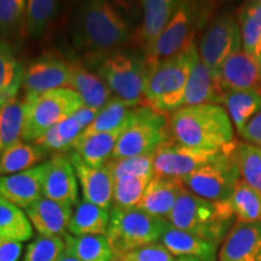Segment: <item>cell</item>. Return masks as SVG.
Here are the masks:
<instances>
[{"label":"cell","mask_w":261,"mask_h":261,"mask_svg":"<svg viewBox=\"0 0 261 261\" xmlns=\"http://www.w3.org/2000/svg\"><path fill=\"white\" fill-rule=\"evenodd\" d=\"M71 44L83 57L85 67L102 64L108 57L123 50L129 41V25L115 6L103 0L85 2L70 19Z\"/></svg>","instance_id":"cell-1"},{"label":"cell","mask_w":261,"mask_h":261,"mask_svg":"<svg viewBox=\"0 0 261 261\" xmlns=\"http://www.w3.org/2000/svg\"><path fill=\"white\" fill-rule=\"evenodd\" d=\"M169 129L175 142L195 149L224 151L236 144L233 123L219 104L179 108L169 117Z\"/></svg>","instance_id":"cell-2"},{"label":"cell","mask_w":261,"mask_h":261,"mask_svg":"<svg viewBox=\"0 0 261 261\" xmlns=\"http://www.w3.org/2000/svg\"><path fill=\"white\" fill-rule=\"evenodd\" d=\"M234 217L227 201H208L185 190L178 198L168 223L179 230L219 244L233 227Z\"/></svg>","instance_id":"cell-3"},{"label":"cell","mask_w":261,"mask_h":261,"mask_svg":"<svg viewBox=\"0 0 261 261\" xmlns=\"http://www.w3.org/2000/svg\"><path fill=\"white\" fill-rule=\"evenodd\" d=\"M200 58L197 44L149 68L145 98L161 113L175 112L182 107L185 89L194 65Z\"/></svg>","instance_id":"cell-4"},{"label":"cell","mask_w":261,"mask_h":261,"mask_svg":"<svg viewBox=\"0 0 261 261\" xmlns=\"http://www.w3.org/2000/svg\"><path fill=\"white\" fill-rule=\"evenodd\" d=\"M215 4L210 2H179L171 21L146 56L149 68L167 60L196 42V35L204 31L214 17Z\"/></svg>","instance_id":"cell-5"},{"label":"cell","mask_w":261,"mask_h":261,"mask_svg":"<svg viewBox=\"0 0 261 261\" xmlns=\"http://www.w3.org/2000/svg\"><path fill=\"white\" fill-rule=\"evenodd\" d=\"M148 75V61L140 50H121L98 67V76L109 87L113 96L132 107L142 106L143 100H146Z\"/></svg>","instance_id":"cell-6"},{"label":"cell","mask_w":261,"mask_h":261,"mask_svg":"<svg viewBox=\"0 0 261 261\" xmlns=\"http://www.w3.org/2000/svg\"><path fill=\"white\" fill-rule=\"evenodd\" d=\"M83 107L81 97L69 87L39 94H25L22 140L37 142L51 127L69 119Z\"/></svg>","instance_id":"cell-7"},{"label":"cell","mask_w":261,"mask_h":261,"mask_svg":"<svg viewBox=\"0 0 261 261\" xmlns=\"http://www.w3.org/2000/svg\"><path fill=\"white\" fill-rule=\"evenodd\" d=\"M168 220L150 215L139 208L113 207L107 237L116 259L140 247L159 242Z\"/></svg>","instance_id":"cell-8"},{"label":"cell","mask_w":261,"mask_h":261,"mask_svg":"<svg viewBox=\"0 0 261 261\" xmlns=\"http://www.w3.org/2000/svg\"><path fill=\"white\" fill-rule=\"evenodd\" d=\"M237 144L182 179L189 191L208 201H227L242 180L236 155Z\"/></svg>","instance_id":"cell-9"},{"label":"cell","mask_w":261,"mask_h":261,"mask_svg":"<svg viewBox=\"0 0 261 261\" xmlns=\"http://www.w3.org/2000/svg\"><path fill=\"white\" fill-rule=\"evenodd\" d=\"M171 136L169 120L165 113L159 112L150 104H143L138 119L119 138L113 159L154 154L160 146L171 140Z\"/></svg>","instance_id":"cell-10"},{"label":"cell","mask_w":261,"mask_h":261,"mask_svg":"<svg viewBox=\"0 0 261 261\" xmlns=\"http://www.w3.org/2000/svg\"><path fill=\"white\" fill-rule=\"evenodd\" d=\"M197 48L200 60L218 76L225 61L242 50V38L236 15L230 12L215 15L202 33Z\"/></svg>","instance_id":"cell-11"},{"label":"cell","mask_w":261,"mask_h":261,"mask_svg":"<svg viewBox=\"0 0 261 261\" xmlns=\"http://www.w3.org/2000/svg\"><path fill=\"white\" fill-rule=\"evenodd\" d=\"M223 151H210L182 145L168 140L161 145L154 156V172L159 177L184 179L191 173L213 161Z\"/></svg>","instance_id":"cell-12"},{"label":"cell","mask_w":261,"mask_h":261,"mask_svg":"<svg viewBox=\"0 0 261 261\" xmlns=\"http://www.w3.org/2000/svg\"><path fill=\"white\" fill-rule=\"evenodd\" d=\"M70 61L60 55H44L24 67L22 90L25 94H39L69 86Z\"/></svg>","instance_id":"cell-13"},{"label":"cell","mask_w":261,"mask_h":261,"mask_svg":"<svg viewBox=\"0 0 261 261\" xmlns=\"http://www.w3.org/2000/svg\"><path fill=\"white\" fill-rule=\"evenodd\" d=\"M68 154L58 152L47 161L42 196L73 207L79 202V185Z\"/></svg>","instance_id":"cell-14"},{"label":"cell","mask_w":261,"mask_h":261,"mask_svg":"<svg viewBox=\"0 0 261 261\" xmlns=\"http://www.w3.org/2000/svg\"><path fill=\"white\" fill-rule=\"evenodd\" d=\"M68 158L76 173L84 200L109 210L113 202L114 184H115L112 172L108 169L107 166L92 167L87 165L73 150H70Z\"/></svg>","instance_id":"cell-15"},{"label":"cell","mask_w":261,"mask_h":261,"mask_svg":"<svg viewBox=\"0 0 261 261\" xmlns=\"http://www.w3.org/2000/svg\"><path fill=\"white\" fill-rule=\"evenodd\" d=\"M47 161L27 171L0 175V197L19 208H27L42 196Z\"/></svg>","instance_id":"cell-16"},{"label":"cell","mask_w":261,"mask_h":261,"mask_svg":"<svg viewBox=\"0 0 261 261\" xmlns=\"http://www.w3.org/2000/svg\"><path fill=\"white\" fill-rule=\"evenodd\" d=\"M218 76L225 92L250 90L261 94V63L243 50L225 61Z\"/></svg>","instance_id":"cell-17"},{"label":"cell","mask_w":261,"mask_h":261,"mask_svg":"<svg viewBox=\"0 0 261 261\" xmlns=\"http://www.w3.org/2000/svg\"><path fill=\"white\" fill-rule=\"evenodd\" d=\"M219 261H261V223L237 221L225 238Z\"/></svg>","instance_id":"cell-18"},{"label":"cell","mask_w":261,"mask_h":261,"mask_svg":"<svg viewBox=\"0 0 261 261\" xmlns=\"http://www.w3.org/2000/svg\"><path fill=\"white\" fill-rule=\"evenodd\" d=\"M177 0H144L142 2L143 22L136 34L139 50L145 56L151 52L162 32L178 8Z\"/></svg>","instance_id":"cell-19"},{"label":"cell","mask_w":261,"mask_h":261,"mask_svg":"<svg viewBox=\"0 0 261 261\" xmlns=\"http://www.w3.org/2000/svg\"><path fill=\"white\" fill-rule=\"evenodd\" d=\"M32 226L40 236L62 237L68 230L71 214V207L41 196L39 200L25 208Z\"/></svg>","instance_id":"cell-20"},{"label":"cell","mask_w":261,"mask_h":261,"mask_svg":"<svg viewBox=\"0 0 261 261\" xmlns=\"http://www.w3.org/2000/svg\"><path fill=\"white\" fill-rule=\"evenodd\" d=\"M185 190L181 179L154 175L137 208L167 220L178 198Z\"/></svg>","instance_id":"cell-21"},{"label":"cell","mask_w":261,"mask_h":261,"mask_svg":"<svg viewBox=\"0 0 261 261\" xmlns=\"http://www.w3.org/2000/svg\"><path fill=\"white\" fill-rule=\"evenodd\" d=\"M225 93L226 92L221 86L219 76L208 69L203 62L198 58L189 76L182 107L198 106V104L220 106L223 103Z\"/></svg>","instance_id":"cell-22"},{"label":"cell","mask_w":261,"mask_h":261,"mask_svg":"<svg viewBox=\"0 0 261 261\" xmlns=\"http://www.w3.org/2000/svg\"><path fill=\"white\" fill-rule=\"evenodd\" d=\"M159 242L174 256L192 257L198 261H217L219 244L179 230L169 223Z\"/></svg>","instance_id":"cell-23"},{"label":"cell","mask_w":261,"mask_h":261,"mask_svg":"<svg viewBox=\"0 0 261 261\" xmlns=\"http://www.w3.org/2000/svg\"><path fill=\"white\" fill-rule=\"evenodd\" d=\"M69 89L81 97L84 107L100 110L113 97L112 91L106 83L87 69L81 62L70 61Z\"/></svg>","instance_id":"cell-24"},{"label":"cell","mask_w":261,"mask_h":261,"mask_svg":"<svg viewBox=\"0 0 261 261\" xmlns=\"http://www.w3.org/2000/svg\"><path fill=\"white\" fill-rule=\"evenodd\" d=\"M143 106V104H142ZM132 107L119 97L113 96L106 106L99 110L94 121L79 137L126 129L138 119L140 107Z\"/></svg>","instance_id":"cell-25"},{"label":"cell","mask_w":261,"mask_h":261,"mask_svg":"<svg viewBox=\"0 0 261 261\" xmlns=\"http://www.w3.org/2000/svg\"><path fill=\"white\" fill-rule=\"evenodd\" d=\"M125 129L97 135L79 137L74 142L71 150L76 152L87 165L92 167H103L113 159L116 144Z\"/></svg>","instance_id":"cell-26"},{"label":"cell","mask_w":261,"mask_h":261,"mask_svg":"<svg viewBox=\"0 0 261 261\" xmlns=\"http://www.w3.org/2000/svg\"><path fill=\"white\" fill-rule=\"evenodd\" d=\"M109 221V210L91 203L83 198L71 214L68 231L76 237L91 236V234L107 236Z\"/></svg>","instance_id":"cell-27"},{"label":"cell","mask_w":261,"mask_h":261,"mask_svg":"<svg viewBox=\"0 0 261 261\" xmlns=\"http://www.w3.org/2000/svg\"><path fill=\"white\" fill-rule=\"evenodd\" d=\"M24 65L16 57L15 48L0 38V107L19 94Z\"/></svg>","instance_id":"cell-28"},{"label":"cell","mask_w":261,"mask_h":261,"mask_svg":"<svg viewBox=\"0 0 261 261\" xmlns=\"http://www.w3.org/2000/svg\"><path fill=\"white\" fill-rule=\"evenodd\" d=\"M242 50L261 63V0L247 2L238 10Z\"/></svg>","instance_id":"cell-29"},{"label":"cell","mask_w":261,"mask_h":261,"mask_svg":"<svg viewBox=\"0 0 261 261\" xmlns=\"http://www.w3.org/2000/svg\"><path fill=\"white\" fill-rule=\"evenodd\" d=\"M25 94H17L0 107V139L2 149L22 142L24 126Z\"/></svg>","instance_id":"cell-30"},{"label":"cell","mask_w":261,"mask_h":261,"mask_svg":"<svg viewBox=\"0 0 261 261\" xmlns=\"http://www.w3.org/2000/svg\"><path fill=\"white\" fill-rule=\"evenodd\" d=\"M221 104L226 108L234 128L241 133L248 122L261 112V94L250 90L227 91Z\"/></svg>","instance_id":"cell-31"},{"label":"cell","mask_w":261,"mask_h":261,"mask_svg":"<svg viewBox=\"0 0 261 261\" xmlns=\"http://www.w3.org/2000/svg\"><path fill=\"white\" fill-rule=\"evenodd\" d=\"M61 4L54 0H29L25 10V34L33 40H40L54 27Z\"/></svg>","instance_id":"cell-32"},{"label":"cell","mask_w":261,"mask_h":261,"mask_svg":"<svg viewBox=\"0 0 261 261\" xmlns=\"http://www.w3.org/2000/svg\"><path fill=\"white\" fill-rule=\"evenodd\" d=\"M25 0H0V38L12 47L25 37Z\"/></svg>","instance_id":"cell-33"},{"label":"cell","mask_w":261,"mask_h":261,"mask_svg":"<svg viewBox=\"0 0 261 261\" xmlns=\"http://www.w3.org/2000/svg\"><path fill=\"white\" fill-rule=\"evenodd\" d=\"M45 152L34 143L19 142L3 150L0 155V175H11L38 166Z\"/></svg>","instance_id":"cell-34"},{"label":"cell","mask_w":261,"mask_h":261,"mask_svg":"<svg viewBox=\"0 0 261 261\" xmlns=\"http://www.w3.org/2000/svg\"><path fill=\"white\" fill-rule=\"evenodd\" d=\"M65 247L75 254L81 261H115V254L109 240L104 234L91 236H73L64 234Z\"/></svg>","instance_id":"cell-35"},{"label":"cell","mask_w":261,"mask_h":261,"mask_svg":"<svg viewBox=\"0 0 261 261\" xmlns=\"http://www.w3.org/2000/svg\"><path fill=\"white\" fill-rule=\"evenodd\" d=\"M84 130L85 127L73 115L65 121L51 127L44 136L34 142V144L38 145L45 154L48 151L56 152V154L67 152L71 150L74 142L79 138Z\"/></svg>","instance_id":"cell-36"},{"label":"cell","mask_w":261,"mask_h":261,"mask_svg":"<svg viewBox=\"0 0 261 261\" xmlns=\"http://www.w3.org/2000/svg\"><path fill=\"white\" fill-rule=\"evenodd\" d=\"M0 237L24 242L33 237V226L27 214L17 205L0 197Z\"/></svg>","instance_id":"cell-37"},{"label":"cell","mask_w":261,"mask_h":261,"mask_svg":"<svg viewBox=\"0 0 261 261\" xmlns=\"http://www.w3.org/2000/svg\"><path fill=\"white\" fill-rule=\"evenodd\" d=\"M237 221L261 223V194L246 181L241 180L227 200Z\"/></svg>","instance_id":"cell-38"},{"label":"cell","mask_w":261,"mask_h":261,"mask_svg":"<svg viewBox=\"0 0 261 261\" xmlns=\"http://www.w3.org/2000/svg\"><path fill=\"white\" fill-rule=\"evenodd\" d=\"M154 156L155 152L136 158L112 159L106 166L112 172L115 180L126 177L152 178L155 175Z\"/></svg>","instance_id":"cell-39"},{"label":"cell","mask_w":261,"mask_h":261,"mask_svg":"<svg viewBox=\"0 0 261 261\" xmlns=\"http://www.w3.org/2000/svg\"><path fill=\"white\" fill-rule=\"evenodd\" d=\"M152 178L126 177L117 179L114 184V207L122 210L137 207Z\"/></svg>","instance_id":"cell-40"},{"label":"cell","mask_w":261,"mask_h":261,"mask_svg":"<svg viewBox=\"0 0 261 261\" xmlns=\"http://www.w3.org/2000/svg\"><path fill=\"white\" fill-rule=\"evenodd\" d=\"M236 155L243 180L261 194V148L238 143Z\"/></svg>","instance_id":"cell-41"},{"label":"cell","mask_w":261,"mask_h":261,"mask_svg":"<svg viewBox=\"0 0 261 261\" xmlns=\"http://www.w3.org/2000/svg\"><path fill=\"white\" fill-rule=\"evenodd\" d=\"M65 250L62 237L39 236L28 244L22 261H60Z\"/></svg>","instance_id":"cell-42"},{"label":"cell","mask_w":261,"mask_h":261,"mask_svg":"<svg viewBox=\"0 0 261 261\" xmlns=\"http://www.w3.org/2000/svg\"><path fill=\"white\" fill-rule=\"evenodd\" d=\"M120 259L122 261H175V256L162 243L156 242L132 250Z\"/></svg>","instance_id":"cell-43"},{"label":"cell","mask_w":261,"mask_h":261,"mask_svg":"<svg viewBox=\"0 0 261 261\" xmlns=\"http://www.w3.org/2000/svg\"><path fill=\"white\" fill-rule=\"evenodd\" d=\"M238 135L242 137L248 144L261 148V112L257 113Z\"/></svg>","instance_id":"cell-44"},{"label":"cell","mask_w":261,"mask_h":261,"mask_svg":"<svg viewBox=\"0 0 261 261\" xmlns=\"http://www.w3.org/2000/svg\"><path fill=\"white\" fill-rule=\"evenodd\" d=\"M22 254V243L0 237V261H18Z\"/></svg>","instance_id":"cell-45"},{"label":"cell","mask_w":261,"mask_h":261,"mask_svg":"<svg viewBox=\"0 0 261 261\" xmlns=\"http://www.w3.org/2000/svg\"><path fill=\"white\" fill-rule=\"evenodd\" d=\"M60 261H81V260L75 255V254L71 253L67 247H65V250L63 252V254H62Z\"/></svg>","instance_id":"cell-46"},{"label":"cell","mask_w":261,"mask_h":261,"mask_svg":"<svg viewBox=\"0 0 261 261\" xmlns=\"http://www.w3.org/2000/svg\"><path fill=\"white\" fill-rule=\"evenodd\" d=\"M175 261H198L197 259H192V257H178Z\"/></svg>","instance_id":"cell-47"},{"label":"cell","mask_w":261,"mask_h":261,"mask_svg":"<svg viewBox=\"0 0 261 261\" xmlns=\"http://www.w3.org/2000/svg\"><path fill=\"white\" fill-rule=\"evenodd\" d=\"M2 151H3V149H2V139H0V155H2Z\"/></svg>","instance_id":"cell-48"},{"label":"cell","mask_w":261,"mask_h":261,"mask_svg":"<svg viewBox=\"0 0 261 261\" xmlns=\"http://www.w3.org/2000/svg\"><path fill=\"white\" fill-rule=\"evenodd\" d=\"M115 261H122V260H121V259H116Z\"/></svg>","instance_id":"cell-49"}]
</instances>
